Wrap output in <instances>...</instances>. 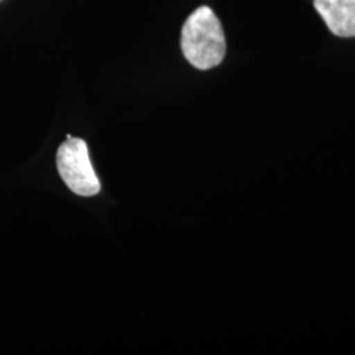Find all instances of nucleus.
Returning <instances> with one entry per match:
<instances>
[{
    "mask_svg": "<svg viewBox=\"0 0 355 355\" xmlns=\"http://www.w3.org/2000/svg\"><path fill=\"white\" fill-rule=\"evenodd\" d=\"M180 46L187 61L199 70L221 64L227 42L221 23L209 7L191 13L182 29Z\"/></svg>",
    "mask_w": 355,
    "mask_h": 355,
    "instance_id": "f257e3e1",
    "label": "nucleus"
},
{
    "mask_svg": "<svg viewBox=\"0 0 355 355\" xmlns=\"http://www.w3.org/2000/svg\"><path fill=\"white\" fill-rule=\"evenodd\" d=\"M57 167L64 184L79 196H94L101 191V182L89 161L87 144L69 137L58 148Z\"/></svg>",
    "mask_w": 355,
    "mask_h": 355,
    "instance_id": "f03ea898",
    "label": "nucleus"
},
{
    "mask_svg": "<svg viewBox=\"0 0 355 355\" xmlns=\"http://www.w3.org/2000/svg\"><path fill=\"white\" fill-rule=\"evenodd\" d=\"M330 32L340 37H355V0H315Z\"/></svg>",
    "mask_w": 355,
    "mask_h": 355,
    "instance_id": "7ed1b4c3",
    "label": "nucleus"
}]
</instances>
